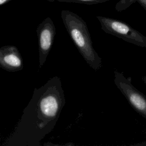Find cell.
Masks as SVG:
<instances>
[{"mask_svg":"<svg viewBox=\"0 0 146 146\" xmlns=\"http://www.w3.org/2000/svg\"><path fill=\"white\" fill-rule=\"evenodd\" d=\"M65 103L61 80L57 76L35 88L14 131L2 145H40L43 139L54 128Z\"/></svg>","mask_w":146,"mask_h":146,"instance_id":"1","label":"cell"},{"mask_svg":"<svg viewBox=\"0 0 146 146\" xmlns=\"http://www.w3.org/2000/svg\"><path fill=\"white\" fill-rule=\"evenodd\" d=\"M63 23L78 50L95 71L102 67V58L93 47L86 22L78 14L67 10L61 11Z\"/></svg>","mask_w":146,"mask_h":146,"instance_id":"2","label":"cell"},{"mask_svg":"<svg viewBox=\"0 0 146 146\" xmlns=\"http://www.w3.org/2000/svg\"><path fill=\"white\" fill-rule=\"evenodd\" d=\"M102 29L109 34L121 38L137 46L146 47V36L128 24L118 19L103 17H96Z\"/></svg>","mask_w":146,"mask_h":146,"instance_id":"3","label":"cell"},{"mask_svg":"<svg viewBox=\"0 0 146 146\" xmlns=\"http://www.w3.org/2000/svg\"><path fill=\"white\" fill-rule=\"evenodd\" d=\"M114 83L134 110L146 119V96L132 84L131 78L115 70Z\"/></svg>","mask_w":146,"mask_h":146,"instance_id":"4","label":"cell"},{"mask_svg":"<svg viewBox=\"0 0 146 146\" xmlns=\"http://www.w3.org/2000/svg\"><path fill=\"white\" fill-rule=\"evenodd\" d=\"M36 34L38 39L39 62L40 68L46 60L56 34L55 25L50 17L45 18L38 26Z\"/></svg>","mask_w":146,"mask_h":146,"instance_id":"5","label":"cell"},{"mask_svg":"<svg viewBox=\"0 0 146 146\" xmlns=\"http://www.w3.org/2000/svg\"><path fill=\"white\" fill-rule=\"evenodd\" d=\"M0 66L9 72H16L23 69L22 58L16 46H4L0 48Z\"/></svg>","mask_w":146,"mask_h":146,"instance_id":"6","label":"cell"},{"mask_svg":"<svg viewBox=\"0 0 146 146\" xmlns=\"http://www.w3.org/2000/svg\"><path fill=\"white\" fill-rule=\"evenodd\" d=\"M46 1L50 2H59L83 3V4H86V5H94V4L104 3L110 0H46Z\"/></svg>","mask_w":146,"mask_h":146,"instance_id":"7","label":"cell"},{"mask_svg":"<svg viewBox=\"0 0 146 146\" xmlns=\"http://www.w3.org/2000/svg\"><path fill=\"white\" fill-rule=\"evenodd\" d=\"M136 2L137 0H120L116 4L115 9L117 11H122Z\"/></svg>","mask_w":146,"mask_h":146,"instance_id":"8","label":"cell"},{"mask_svg":"<svg viewBox=\"0 0 146 146\" xmlns=\"http://www.w3.org/2000/svg\"><path fill=\"white\" fill-rule=\"evenodd\" d=\"M137 2L146 10V0H137Z\"/></svg>","mask_w":146,"mask_h":146,"instance_id":"9","label":"cell"},{"mask_svg":"<svg viewBox=\"0 0 146 146\" xmlns=\"http://www.w3.org/2000/svg\"><path fill=\"white\" fill-rule=\"evenodd\" d=\"M11 1H12V0H0V5L2 6V5L9 2Z\"/></svg>","mask_w":146,"mask_h":146,"instance_id":"10","label":"cell"},{"mask_svg":"<svg viewBox=\"0 0 146 146\" xmlns=\"http://www.w3.org/2000/svg\"><path fill=\"white\" fill-rule=\"evenodd\" d=\"M142 80H143V82H144V83L145 84V85L146 86V76H144L142 78Z\"/></svg>","mask_w":146,"mask_h":146,"instance_id":"11","label":"cell"}]
</instances>
